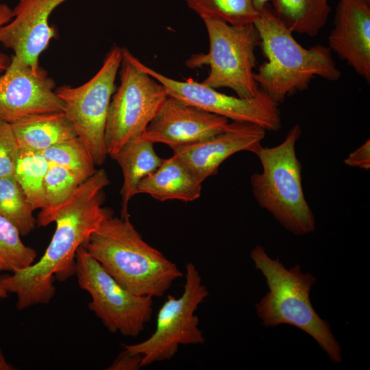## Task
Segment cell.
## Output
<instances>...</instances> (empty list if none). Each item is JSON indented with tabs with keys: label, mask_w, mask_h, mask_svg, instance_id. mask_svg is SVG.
Returning <instances> with one entry per match:
<instances>
[{
	"label": "cell",
	"mask_w": 370,
	"mask_h": 370,
	"mask_svg": "<svg viewBox=\"0 0 370 370\" xmlns=\"http://www.w3.org/2000/svg\"><path fill=\"white\" fill-rule=\"evenodd\" d=\"M110 184L103 169L96 170L53 214L56 227L38 261L10 275L0 276V286L15 293L16 307L24 310L49 303L56 293L55 280L64 282L75 275V255L104 218L103 190Z\"/></svg>",
	"instance_id": "cell-1"
},
{
	"label": "cell",
	"mask_w": 370,
	"mask_h": 370,
	"mask_svg": "<svg viewBox=\"0 0 370 370\" xmlns=\"http://www.w3.org/2000/svg\"><path fill=\"white\" fill-rule=\"evenodd\" d=\"M83 245L119 284L138 296L162 297L184 276L174 262L143 239L130 216L115 217L110 208Z\"/></svg>",
	"instance_id": "cell-2"
},
{
	"label": "cell",
	"mask_w": 370,
	"mask_h": 370,
	"mask_svg": "<svg viewBox=\"0 0 370 370\" xmlns=\"http://www.w3.org/2000/svg\"><path fill=\"white\" fill-rule=\"evenodd\" d=\"M254 25L267 58L254 72V79L259 88L277 103L306 89L316 76L330 81L341 77L330 48L321 45L303 47L267 4L259 12Z\"/></svg>",
	"instance_id": "cell-3"
},
{
	"label": "cell",
	"mask_w": 370,
	"mask_h": 370,
	"mask_svg": "<svg viewBox=\"0 0 370 370\" xmlns=\"http://www.w3.org/2000/svg\"><path fill=\"white\" fill-rule=\"evenodd\" d=\"M250 257L264 276L267 293L256 303V314L265 327L280 324L295 326L313 338L336 364L342 361L341 348L328 322L314 310L310 293L316 278L304 273L299 265L286 268L278 258L273 259L257 245Z\"/></svg>",
	"instance_id": "cell-4"
},
{
	"label": "cell",
	"mask_w": 370,
	"mask_h": 370,
	"mask_svg": "<svg viewBox=\"0 0 370 370\" xmlns=\"http://www.w3.org/2000/svg\"><path fill=\"white\" fill-rule=\"evenodd\" d=\"M301 134L299 125H293L284 141L272 147H261L256 156L262 172L250 178L254 198L286 230L304 236L315 230V218L302 188L301 164L295 145Z\"/></svg>",
	"instance_id": "cell-5"
},
{
	"label": "cell",
	"mask_w": 370,
	"mask_h": 370,
	"mask_svg": "<svg viewBox=\"0 0 370 370\" xmlns=\"http://www.w3.org/2000/svg\"><path fill=\"white\" fill-rule=\"evenodd\" d=\"M209 38L208 53H197L188 59L190 69L209 66L203 83L213 88H229L237 97L251 98L259 91L254 79L255 49L260 45L254 23L234 26L217 20H204Z\"/></svg>",
	"instance_id": "cell-6"
},
{
	"label": "cell",
	"mask_w": 370,
	"mask_h": 370,
	"mask_svg": "<svg viewBox=\"0 0 370 370\" xmlns=\"http://www.w3.org/2000/svg\"><path fill=\"white\" fill-rule=\"evenodd\" d=\"M139 62L122 48L121 83L112 96L105 130L106 149L111 158L145 131L169 96L166 88L145 72Z\"/></svg>",
	"instance_id": "cell-7"
},
{
	"label": "cell",
	"mask_w": 370,
	"mask_h": 370,
	"mask_svg": "<svg viewBox=\"0 0 370 370\" xmlns=\"http://www.w3.org/2000/svg\"><path fill=\"white\" fill-rule=\"evenodd\" d=\"M185 267L184 291L179 297L168 295L158 311L154 332L139 343L123 347L142 356L141 367L171 360L180 345H203L206 341L195 312L208 296V291L196 267L188 262Z\"/></svg>",
	"instance_id": "cell-8"
},
{
	"label": "cell",
	"mask_w": 370,
	"mask_h": 370,
	"mask_svg": "<svg viewBox=\"0 0 370 370\" xmlns=\"http://www.w3.org/2000/svg\"><path fill=\"white\" fill-rule=\"evenodd\" d=\"M75 275L79 286L91 297L88 308L111 333L136 337L144 330L151 318L153 297L123 288L83 245L76 251Z\"/></svg>",
	"instance_id": "cell-9"
},
{
	"label": "cell",
	"mask_w": 370,
	"mask_h": 370,
	"mask_svg": "<svg viewBox=\"0 0 370 370\" xmlns=\"http://www.w3.org/2000/svg\"><path fill=\"white\" fill-rule=\"evenodd\" d=\"M122 60V48L113 46L99 71L86 83L62 86L56 93L64 106V113L77 137L86 146L95 165H102L108 156L105 130L114 81Z\"/></svg>",
	"instance_id": "cell-10"
},
{
	"label": "cell",
	"mask_w": 370,
	"mask_h": 370,
	"mask_svg": "<svg viewBox=\"0 0 370 370\" xmlns=\"http://www.w3.org/2000/svg\"><path fill=\"white\" fill-rule=\"evenodd\" d=\"M139 64L145 72L166 88L170 97L232 121L251 123L271 132L281 128L279 104L261 89L251 98L230 96L203 82L191 79L178 81L157 72L140 61Z\"/></svg>",
	"instance_id": "cell-11"
},
{
	"label": "cell",
	"mask_w": 370,
	"mask_h": 370,
	"mask_svg": "<svg viewBox=\"0 0 370 370\" xmlns=\"http://www.w3.org/2000/svg\"><path fill=\"white\" fill-rule=\"evenodd\" d=\"M55 86L42 68L34 69L13 56L0 76V120L12 123L31 115L64 112Z\"/></svg>",
	"instance_id": "cell-12"
},
{
	"label": "cell",
	"mask_w": 370,
	"mask_h": 370,
	"mask_svg": "<svg viewBox=\"0 0 370 370\" xmlns=\"http://www.w3.org/2000/svg\"><path fill=\"white\" fill-rule=\"evenodd\" d=\"M227 119L168 96L143 132L171 148L207 140L226 129Z\"/></svg>",
	"instance_id": "cell-13"
},
{
	"label": "cell",
	"mask_w": 370,
	"mask_h": 370,
	"mask_svg": "<svg viewBox=\"0 0 370 370\" xmlns=\"http://www.w3.org/2000/svg\"><path fill=\"white\" fill-rule=\"evenodd\" d=\"M265 130L247 122L232 121L225 130L201 142L171 148L176 156L201 182L215 175L220 165L240 151L257 154Z\"/></svg>",
	"instance_id": "cell-14"
},
{
	"label": "cell",
	"mask_w": 370,
	"mask_h": 370,
	"mask_svg": "<svg viewBox=\"0 0 370 370\" xmlns=\"http://www.w3.org/2000/svg\"><path fill=\"white\" fill-rule=\"evenodd\" d=\"M67 0H19L12 10L13 18L0 27V43L34 69L50 40L57 36L49 18L58 5Z\"/></svg>",
	"instance_id": "cell-15"
},
{
	"label": "cell",
	"mask_w": 370,
	"mask_h": 370,
	"mask_svg": "<svg viewBox=\"0 0 370 370\" xmlns=\"http://www.w3.org/2000/svg\"><path fill=\"white\" fill-rule=\"evenodd\" d=\"M328 44L339 58L369 82V0L338 1Z\"/></svg>",
	"instance_id": "cell-16"
},
{
	"label": "cell",
	"mask_w": 370,
	"mask_h": 370,
	"mask_svg": "<svg viewBox=\"0 0 370 370\" xmlns=\"http://www.w3.org/2000/svg\"><path fill=\"white\" fill-rule=\"evenodd\" d=\"M202 182L174 155L163 159L159 167L138 184L136 193L148 194L164 201H193L201 195Z\"/></svg>",
	"instance_id": "cell-17"
},
{
	"label": "cell",
	"mask_w": 370,
	"mask_h": 370,
	"mask_svg": "<svg viewBox=\"0 0 370 370\" xmlns=\"http://www.w3.org/2000/svg\"><path fill=\"white\" fill-rule=\"evenodd\" d=\"M153 143L147 139L141 133L130 140L112 158L120 166L123 173L121 217L130 216L128 205L136 195L139 182L154 172L163 159L159 157L153 148Z\"/></svg>",
	"instance_id": "cell-18"
},
{
	"label": "cell",
	"mask_w": 370,
	"mask_h": 370,
	"mask_svg": "<svg viewBox=\"0 0 370 370\" xmlns=\"http://www.w3.org/2000/svg\"><path fill=\"white\" fill-rule=\"evenodd\" d=\"M10 124L19 149L40 153L77 136L64 112L31 115Z\"/></svg>",
	"instance_id": "cell-19"
},
{
	"label": "cell",
	"mask_w": 370,
	"mask_h": 370,
	"mask_svg": "<svg viewBox=\"0 0 370 370\" xmlns=\"http://www.w3.org/2000/svg\"><path fill=\"white\" fill-rule=\"evenodd\" d=\"M272 11L292 33L317 36L331 12L328 0H271Z\"/></svg>",
	"instance_id": "cell-20"
},
{
	"label": "cell",
	"mask_w": 370,
	"mask_h": 370,
	"mask_svg": "<svg viewBox=\"0 0 370 370\" xmlns=\"http://www.w3.org/2000/svg\"><path fill=\"white\" fill-rule=\"evenodd\" d=\"M49 166L41 153L19 149L14 177L34 210L45 207L44 180Z\"/></svg>",
	"instance_id": "cell-21"
},
{
	"label": "cell",
	"mask_w": 370,
	"mask_h": 370,
	"mask_svg": "<svg viewBox=\"0 0 370 370\" xmlns=\"http://www.w3.org/2000/svg\"><path fill=\"white\" fill-rule=\"evenodd\" d=\"M201 19L217 20L234 26L254 23L259 16L252 0H184Z\"/></svg>",
	"instance_id": "cell-22"
},
{
	"label": "cell",
	"mask_w": 370,
	"mask_h": 370,
	"mask_svg": "<svg viewBox=\"0 0 370 370\" xmlns=\"http://www.w3.org/2000/svg\"><path fill=\"white\" fill-rule=\"evenodd\" d=\"M34 211L14 175L0 177V216L12 223L22 236L36 227Z\"/></svg>",
	"instance_id": "cell-23"
},
{
	"label": "cell",
	"mask_w": 370,
	"mask_h": 370,
	"mask_svg": "<svg viewBox=\"0 0 370 370\" xmlns=\"http://www.w3.org/2000/svg\"><path fill=\"white\" fill-rule=\"evenodd\" d=\"M82 183L67 169L49 164L44 180L45 207L38 215L40 226H47L57 210L74 193Z\"/></svg>",
	"instance_id": "cell-24"
},
{
	"label": "cell",
	"mask_w": 370,
	"mask_h": 370,
	"mask_svg": "<svg viewBox=\"0 0 370 370\" xmlns=\"http://www.w3.org/2000/svg\"><path fill=\"white\" fill-rule=\"evenodd\" d=\"M49 164L62 166L84 182L96 171L95 164L82 141L74 137L40 152Z\"/></svg>",
	"instance_id": "cell-25"
},
{
	"label": "cell",
	"mask_w": 370,
	"mask_h": 370,
	"mask_svg": "<svg viewBox=\"0 0 370 370\" xmlns=\"http://www.w3.org/2000/svg\"><path fill=\"white\" fill-rule=\"evenodd\" d=\"M18 230L0 216V272L15 273L34 263L37 252L25 245Z\"/></svg>",
	"instance_id": "cell-26"
},
{
	"label": "cell",
	"mask_w": 370,
	"mask_h": 370,
	"mask_svg": "<svg viewBox=\"0 0 370 370\" xmlns=\"http://www.w3.org/2000/svg\"><path fill=\"white\" fill-rule=\"evenodd\" d=\"M18 155L11 124L0 120V177L14 175Z\"/></svg>",
	"instance_id": "cell-27"
},
{
	"label": "cell",
	"mask_w": 370,
	"mask_h": 370,
	"mask_svg": "<svg viewBox=\"0 0 370 370\" xmlns=\"http://www.w3.org/2000/svg\"><path fill=\"white\" fill-rule=\"evenodd\" d=\"M143 357L138 354H132L123 349L106 369L137 370L141 367Z\"/></svg>",
	"instance_id": "cell-28"
},
{
	"label": "cell",
	"mask_w": 370,
	"mask_h": 370,
	"mask_svg": "<svg viewBox=\"0 0 370 370\" xmlns=\"http://www.w3.org/2000/svg\"><path fill=\"white\" fill-rule=\"evenodd\" d=\"M345 164L368 170L370 168V141L368 139L356 150L351 153L344 161Z\"/></svg>",
	"instance_id": "cell-29"
},
{
	"label": "cell",
	"mask_w": 370,
	"mask_h": 370,
	"mask_svg": "<svg viewBox=\"0 0 370 370\" xmlns=\"http://www.w3.org/2000/svg\"><path fill=\"white\" fill-rule=\"evenodd\" d=\"M13 18V11L8 5L0 3V27ZM11 59L0 52V73H3L10 64Z\"/></svg>",
	"instance_id": "cell-30"
},
{
	"label": "cell",
	"mask_w": 370,
	"mask_h": 370,
	"mask_svg": "<svg viewBox=\"0 0 370 370\" xmlns=\"http://www.w3.org/2000/svg\"><path fill=\"white\" fill-rule=\"evenodd\" d=\"M13 369H15V368L6 360L0 348V370H13Z\"/></svg>",
	"instance_id": "cell-31"
},
{
	"label": "cell",
	"mask_w": 370,
	"mask_h": 370,
	"mask_svg": "<svg viewBox=\"0 0 370 370\" xmlns=\"http://www.w3.org/2000/svg\"><path fill=\"white\" fill-rule=\"evenodd\" d=\"M256 9L260 12L271 0H252Z\"/></svg>",
	"instance_id": "cell-32"
},
{
	"label": "cell",
	"mask_w": 370,
	"mask_h": 370,
	"mask_svg": "<svg viewBox=\"0 0 370 370\" xmlns=\"http://www.w3.org/2000/svg\"><path fill=\"white\" fill-rule=\"evenodd\" d=\"M8 292L1 286H0V298H5L8 297Z\"/></svg>",
	"instance_id": "cell-33"
}]
</instances>
